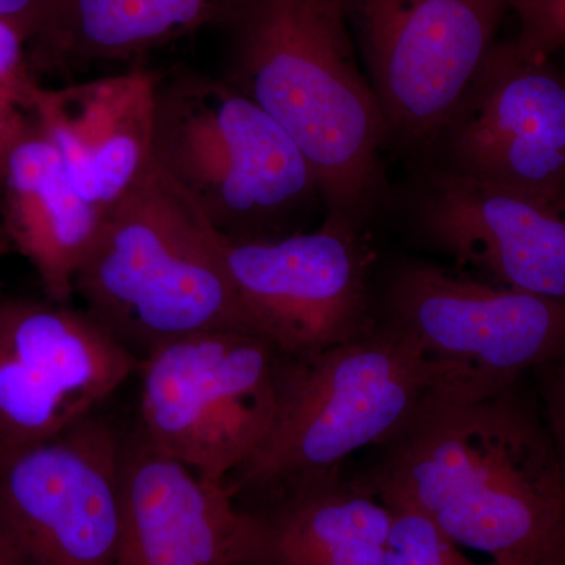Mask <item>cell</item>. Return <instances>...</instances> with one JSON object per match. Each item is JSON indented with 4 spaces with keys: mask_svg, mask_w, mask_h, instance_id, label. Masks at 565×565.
Returning <instances> with one entry per match:
<instances>
[{
    "mask_svg": "<svg viewBox=\"0 0 565 565\" xmlns=\"http://www.w3.org/2000/svg\"><path fill=\"white\" fill-rule=\"evenodd\" d=\"M11 245L9 239H7L6 232H3L2 225H0V264H2L3 258H6L7 253H9Z\"/></svg>",
    "mask_w": 565,
    "mask_h": 565,
    "instance_id": "d4e9b609",
    "label": "cell"
},
{
    "mask_svg": "<svg viewBox=\"0 0 565 565\" xmlns=\"http://www.w3.org/2000/svg\"><path fill=\"white\" fill-rule=\"evenodd\" d=\"M390 136L434 150L512 0H344Z\"/></svg>",
    "mask_w": 565,
    "mask_h": 565,
    "instance_id": "52a82bcc",
    "label": "cell"
},
{
    "mask_svg": "<svg viewBox=\"0 0 565 565\" xmlns=\"http://www.w3.org/2000/svg\"><path fill=\"white\" fill-rule=\"evenodd\" d=\"M33 73L28 39L0 20V161L14 134L31 117Z\"/></svg>",
    "mask_w": 565,
    "mask_h": 565,
    "instance_id": "d6986e66",
    "label": "cell"
},
{
    "mask_svg": "<svg viewBox=\"0 0 565 565\" xmlns=\"http://www.w3.org/2000/svg\"><path fill=\"white\" fill-rule=\"evenodd\" d=\"M76 296L139 359L185 334L253 332L226 270L222 234L152 161L104 212Z\"/></svg>",
    "mask_w": 565,
    "mask_h": 565,
    "instance_id": "277c9868",
    "label": "cell"
},
{
    "mask_svg": "<svg viewBox=\"0 0 565 565\" xmlns=\"http://www.w3.org/2000/svg\"><path fill=\"white\" fill-rule=\"evenodd\" d=\"M140 359L87 310L0 303V451L57 437L95 415Z\"/></svg>",
    "mask_w": 565,
    "mask_h": 565,
    "instance_id": "9c48e42d",
    "label": "cell"
},
{
    "mask_svg": "<svg viewBox=\"0 0 565 565\" xmlns=\"http://www.w3.org/2000/svg\"><path fill=\"white\" fill-rule=\"evenodd\" d=\"M223 79L288 132L327 215L356 225L384 195L388 125L353 47L344 0H245Z\"/></svg>",
    "mask_w": 565,
    "mask_h": 565,
    "instance_id": "7a4b0ae2",
    "label": "cell"
},
{
    "mask_svg": "<svg viewBox=\"0 0 565 565\" xmlns=\"http://www.w3.org/2000/svg\"><path fill=\"white\" fill-rule=\"evenodd\" d=\"M392 525L384 565H476L434 520L414 509L388 505Z\"/></svg>",
    "mask_w": 565,
    "mask_h": 565,
    "instance_id": "ffe728a7",
    "label": "cell"
},
{
    "mask_svg": "<svg viewBox=\"0 0 565 565\" xmlns=\"http://www.w3.org/2000/svg\"><path fill=\"white\" fill-rule=\"evenodd\" d=\"M256 514L264 565H384L392 511L367 482L326 476L289 490Z\"/></svg>",
    "mask_w": 565,
    "mask_h": 565,
    "instance_id": "ac0fdd59",
    "label": "cell"
},
{
    "mask_svg": "<svg viewBox=\"0 0 565 565\" xmlns=\"http://www.w3.org/2000/svg\"><path fill=\"white\" fill-rule=\"evenodd\" d=\"M151 161L230 241H270L321 199L288 132L221 77L159 76Z\"/></svg>",
    "mask_w": 565,
    "mask_h": 565,
    "instance_id": "5b68a950",
    "label": "cell"
},
{
    "mask_svg": "<svg viewBox=\"0 0 565 565\" xmlns=\"http://www.w3.org/2000/svg\"><path fill=\"white\" fill-rule=\"evenodd\" d=\"M559 565H565V557H564V561H563V563H561Z\"/></svg>",
    "mask_w": 565,
    "mask_h": 565,
    "instance_id": "484cf974",
    "label": "cell"
},
{
    "mask_svg": "<svg viewBox=\"0 0 565 565\" xmlns=\"http://www.w3.org/2000/svg\"><path fill=\"white\" fill-rule=\"evenodd\" d=\"M52 0H0V20L10 22L29 41L40 32Z\"/></svg>",
    "mask_w": 565,
    "mask_h": 565,
    "instance_id": "603a6c76",
    "label": "cell"
},
{
    "mask_svg": "<svg viewBox=\"0 0 565 565\" xmlns=\"http://www.w3.org/2000/svg\"><path fill=\"white\" fill-rule=\"evenodd\" d=\"M120 482L117 565H264L258 514L139 433L122 437Z\"/></svg>",
    "mask_w": 565,
    "mask_h": 565,
    "instance_id": "4fadbf2b",
    "label": "cell"
},
{
    "mask_svg": "<svg viewBox=\"0 0 565 565\" xmlns=\"http://www.w3.org/2000/svg\"><path fill=\"white\" fill-rule=\"evenodd\" d=\"M280 349L247 330L185 334L145 353L140 427L156 451L226 486L277 411Z\"/></svg>",
    "mask_w": 565,
    "mask_h": 565,
    "instance_id": "8992f818",
    "label": "cell"
},
{
    "mask_svg": "<svg viewBox=\"0 0 565 565\" xmlns=\"http://www.w3.org/2000/svg\"><path fill=\"white\" fill-rule=\"evenodd\" d=\"M511 10L519 18L520 50L552 57L565 47V0H512Z\"/></svg>",
    "mask_w": 565,
    "mask_h": 565,
    "instance_id": "44dd1931",
    "label": "cell"
},
{
    "mask_svg": "<svg viewBox=\"0 0 565 565\" xmlns=\"http://www.w3.org/2000/svg\"><path fill=\"white\" fill-rule=\"evenodd\" d=\"M371 489L429 516L493 565H559L565 467L548 427L515 385L438 397L385 445Z\"/></svg>",
    "mask_w": 565,
    "mask_h": 565,
    "instance_id": "6da1fadb",
    "label": "cell"
},
{
    "mask_svg": "<svg viewBox=\"0 0 565 565\" xmlns=\"http://www.w3.org/2000/svg\"><path fill=\"white\" fill-rule=\"evenodd\" d=\"M435 148L449 172L565 195L564 74L515 41L494 43Z\"/></svg>",
    "mask_w": 565,
    "mask_h": 565,
    "instance_id": "7c38bea8",
    "label": "cell"
},
{
    "mask_svg": "<svg viewBox=\"0 0 565 565\" xmlns=\"http://www.w3.org/2000/svg\"><path fill=\"white\" fill-rule=\"evenodd\" d=\"M158 81V74L136 66L68 87L33 85V118L77 193L102 215L151 163Z\"/></svg>",
    "mask_w": 565,
    "mask_h": 565,
    "instance_id": "9a60e30c",
    "label": "cell"
},
{
    "mask_svg": "<svg viewBox=\"0 0 565 565\" xmlns=\"http://www.w3.org/2000/svg\"><path fill=\"white\" fill-rule=\"evenodd\" d=\"M386 305L388 326L493 388L514 386L565 355V303L430 264L401 267Z\"/></svg>",
    "mask_w": 565,
    "mask_h": 565,
    "instance_id": "8fae6325",
    "label": "cell"
},
{
    "mask_svg": "<svg viewBox=\"0 0 565 565\" xmlns=\"http://www.w3.org/2000/svg\"><path fill=\"white\" fill-rule=\"evenodd\" d=\"M245 0H52L33 70L136 61L203 29L232 28Z\"/></svg>",
    "mask_w": 565,
    "mask_h": 565,
    "instance_id": "e0dca14e",
    "label": "cell"
},
{
    "mask_svg": "<svg viewBox=\"0 0 565 565\" xmlns=\"http://www.w3.org/2000/svg\"><path fill=\"white\" fill-rule=\"evenodd\" d=\"M103 215L77 193L31 114L0 161V225L52 302L71 303Z\"/></svg>",
    "mask_w": 565,
    "mask_h": 565,
    "instance_id": "2e32d148",
    "label": "cell"
},
{
    "mask_svg": "<svg viewBox=\"0 0 565 565\" xmlns=\"http://www.w3.org/2000/svg\"><path fill=\"white\" fill-rule=\"evenodd\" d=\"M473 386L501 390L438 362L393 326L322 351L282 355L273 426L226 489L233 498L277 500L338 473L359 449L388 445L438 397Z\"/></svg>",
    "mask_w": 565,
    "mask_h": 565,
    "instance_id": "3957f363",
    "label": "cell"
},
{
    "mask_svg": "<svg viewBox=\"0 0 565 565\" xmlns=\"http://www.w3.org/2000/svg\"><path fill=\"white\" fill-rule=\"evenodd\" d=\"M545 367H548L545 382L548 429L565 467V355Z\"/></svg>",
    "mask_w": 565,
    "mask_h": 565,
    "instance_id": "7402d4cb",
    "label": "cell"
},
{
    "mask_svg": "<svg viewBox=\"0 0 565 565\" xmlns=\"http://www.w3.org/2000/svg\"><path fill=\"white\" fill-rule=\"evenodd\" d=\"M0 565H31L2 527H0Z\"/></svg>",
    "mask_w": 565,
    "mask_h": 565,
    "instance_id": "cb8c5ba5",
    "label": "cell"
},
{
    "mask_svg": "<svg viewBox=\"0 0 565 565\" xmlns=\"http://www.w3.org/2000/svg\"><path fill=\"white\" fill-rule=\"evenodd\" d=\"M424 236L486 281L565 303V195L511 191L441 169L418 207Z\"/></svg>",
    "mask_w": 565,
    "mask_h": 565,
    "instance_id": "5bb4252c",
    "label": "cell"
},
{
    "mask_svg": "<svg viewBox=\"0 0 565 565\" xmlns=\"http://www.w3.org/2000/svg\"><path fill=\"white\" fill-rule=\"evenodd\" d=\"M118 430L99 416L0 451V527L31 565H117Z\"/></svg>",
    "mask_w": 565,
    "mask_h": 565,
    "instance_id": "ba28073f",
    "label": "cell"
},
{
    "mask_svg": "<svg viewBox=\"0 0 565 565\" xmlns=\"http://www.w3.org/2000/svg\"><path fill=\"white\" fill-rule=\"evenodd\" d=\"M226 270L255 333L302 355L370 333L367 253L359 225L327 215L321 228L270 241L222 236Z\"/></svg>",
    "mask_w": 565,
    "mask_h": 565,
    "instance_id": "30bf717a",
    "label": "cell"
}]
</instances>
